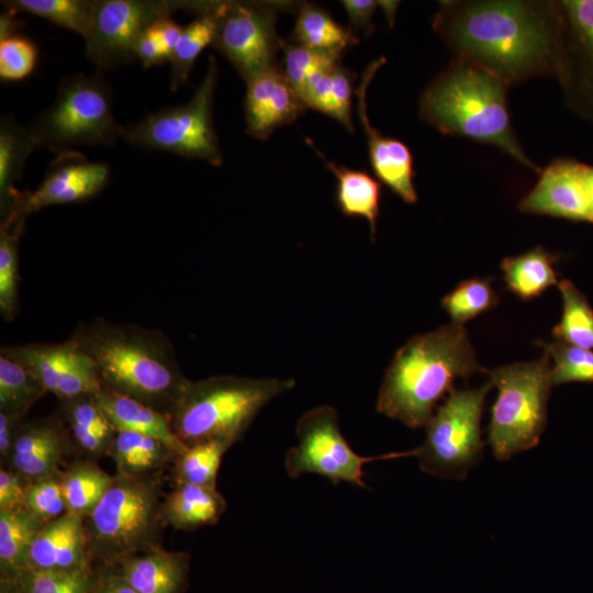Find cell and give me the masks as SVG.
<instances>
[{
    "label": "cell",
    "instance_id": "obj_41",
    "mask_svg": "<svg viewBox=\"0 0 593 593\" xmlns=\"http://www.w3.org/2000/svg\"><path fill=\"white\" fill-rule=\"evenodd\" d=\"M546 354L553 359L551 385L568 382H593V351L557 340L542 343Z\"/></svg>",
    "mask_w": 593,
    "mask_h": 593
},
{
    "label": "cell",
    "instance_id": "obj_13",
    "mask_svg": "<svg viewBox=\"0 0 593 593\" xmlns=\"http://www.w3.org/2000/svg\"><path fill=\"white\" fill-rule=\"evenodd\" d=\"M279 2L215 1L212 45L248 82L276 67L282 41L276 31Z\"/></svg>",
    "mask_w": 593,
    "mask_h": 593
},
{
    "label": "cell",
    "instance_id": "obj_33",
    "mask_svg": "<svg viewBox=\"0 0 593 593\" xmlns=\"http://www.w3.org/2000/svg\"><path fill=\"white\" fill-rule=\"evenodd\" d=\"M552 256L537 247L523 255L502 261L507 288L522 299L538 296L557 283Z\"/></svg>",
    "mask_w": 593,
    "mask_h": 593
},
{
    "label": "cell",
    "instance_id": "obj_11",
    "mask_svg": "<svg viewBox=\"0 0 593 593\" xmlns=\"http://www.w3.org/2000/svg\"><path fill=\"white\" fill-rule=\"evenodd\" d=\"M298 443L284 457L289 477L322 475L333 483H350L367 489L363 467L372 461L416 456V448L378 456H361L353 450L344 437L335 407L321 405L303 413L295 426Z\"/></svg>",
    "mask_w": 593,
    "mask_h": 593
},
{
    "label": "cell",
    "instance_id": "obj_5",
    "mask_svg": "<svg viewBox=\"0 0 593 593\" xmlns=\"http://www.w3.org/2000/svg\"><path fill=\"white\" fill-rule=\"evenodd\" d=\"M295 384L292 378L234 374L189 380L168 415L170 426L187 447L208 440L234 445L271 401Z\"/></svg>",
    "mask_w": 593,
    "mask_h": 593
},
{
    "label": "cell",
    "instance_id": "obj_10",
    "mask_svg": "<svg viewBox=\"0 0 593 593\" xmlns=\"http://www.w3.org/2000/svg\"><path fill=\"white\" fill-rule=\"evenodd\" d=\"M492 387L489 381L478 389L452 390L425 425L426 436L416 448L423 472L465 480L479 463L484 443L481 415L484 399Z\"/></svg>",
    "mask_w": 593,
    "mask_h": 593
},
{
    "label": "cell",
    "instance_id": "obj_50",
    "mask_svg": "<svg viewBox=\"0 0 593 593\" xmlns=\"http://www.w3.org/2000/svg\"><path fill=\"white\" fill-rule=\"evenodd\" d=\"M24 419L11 416L4 412H0V461L1 466L7 462L19 426Z\"/></svg>",
    "mask_w": 593,
    "mask_h": 593
},
{
    "label": "cell",
    "instance_id": "obj_19",
    "mask_svg": "<svg viewBox=\"0 0 593 593\" xmlns=\"http://www.w3.org/2000/svg\"><path fill=\"white\" fill-rule=\"evenodd\" d=\"M585 165L559 160L546 168L535 188L521 201L524 212L590 221Z\"/></svg>",
    "mask_w": 593,
    "mask_h": 593
},
{
    "label": "cell",
    "instance_id": "obj_45",
    "mask_svg": "<svg viewBox=\"0 0 593 593\" xmlns=\"http://www.w3.org/2000/svg\"><path fill=\"white\" fill-rule=\"evenodd\" d=\"M563 7L593 61V0L564 1Z\"/></svg>",
    "mask_w": 593,
    "mask_h": 593
},
{
    "label": "cell",
    "instance_id": "obj_15",
    "mask_svg": "<svg viewBox=\"0 0 593 593\" xmlns=\"http://www.w3.org/2000/svg\"><path fill=\"white\" fill-rule=\"evenodd\" d=\"M110 175L107 163L91 161L75 149L57 154L42 183L22 192L16 208L29 216L51 205L90 200L108 184Z\"/></svg>",
    "mask_w": 593,
    "mask_h": 593
},
{
    "label": "cell",
    "instance_id": "obj_34",
    "mask_svg": "<svg viewBox=\"0 0 593 593\" xmlns=\"http://www.w3.org/2000/svg\"><path fill=\"white\" fill-rule=\"evenodd\" d=\"M232 446L226 440H208L187 447L170 466L172 486L193 484L216 488L222 458Z\"/></svg>",
    "mask_w": 593,
    "mask_h": 593
},
{
    "label": "cell",
    "instance_id": "obj_29",
    "mask_svg": "<svg viewBox=\"0 0 593 593\" xmlns=\"http://www.w3.org/2000/svg\"><path fill=\"white\" fill-rule=\"evenodd\" d=\"M46 523L24 508L0 510V578H21L31 546Z\"/></svg>",
    "mask_w": 593,
    "mask_h": 593
},
{
    "label": "cell",
    "instance_id": "obj_52",
    "mask_svg": "<svg viewBox=\"0 0 593 593\" xmlns=\"http://www.w3.org/2000/svg\"><path fill=\"white\" fill-rule=\"evenodd\" d=\"M22 27V21L16 18V13L7 9L0 15V42L11 36L18 35Z\"/></svg>",
    "mask_w": 593,
    "mask_h": 593
},
{
    "label": "cell",
    "instance_id": "obj_23",
    "mask_svg": "<svg viewBox=\"0 0 593 593\" xmlns=\"http://www.w3.org/2000/svg\"><path fill=\"white\" fill-rule=\"evenodd\" d=\"M94 398L116 432H134L157 438L178 455L187 449L174 433L168 415L104 388Z\"/></svg>",
    "mask_w": 593,
    "mask_h": 593
},
{
    "label": "cell",
    "instance_id": "obj_47",
    "mask_svg": "<svg viewBox=\"0 0 593 593\" xmlns=\"http://www.w3.org/2000/svg\"><path fill=\"white\" fill-rule=\"evenodd\" d=\"M343 4L348 19L349 29L357 35L361 33L365 37H370L374 31L372 16L376 9L380 7V1L373 0H343Z\"/></svg>",
    "mask_w": 593,
    "mask_h": 593
},
{
    "label": "cell",
    "instance_id": "obj_55",
    "mask_svg": "<svg viewBox=\"0 0 593 593\" xmlns=\"http://www.w3.org/2000/svg\"><path fill=\"white\" fill-rule=\"evenodd\" d=\"M398 4H399L398 1H380V7L383 9L384 14L390 25L393 24Z\"/></svg>",
    "mask_w": 593,
    "mask_h": 593
},
{
    "label": "cell",
    "instance_id": "obj_7",
    "mask_svg": "<svg viewBox=\"0 0 593 593\" xmlns=\"http://www.w3.org/2000/svg\"><path fill=\"white\" fill-rule=\"evenodd\" d=\"M111 85L98 70L76 72L60 79L56 97L38 113L30 132L38 147L60 154L78 145L113 146L125 126L113 114Z\"/></svg>",
    "mask_w": 593,
    "mask_h": 593
},
{
    "label": "cell",
    "instance_id": "obj_39",
    "mask_svg": "<svg viewBox=\"0 0 593 593\" xmlns=\"http://www.w3.org/2000/svg\"><path fill=\"white\" fill-rule=\"evenodd\" d=\"M283 68L288 81L300 96L306 83L316 75L340 64L343 54L312 49L282 41Z\"/></svg>",
    "mask_w": 593,
    "mask_h": 593
},
{
    "label": "cell",
    "instance_id": "obj_20",
    "mask_svg": "<svg viewBox=\"0 0 593 593\" xmlns=\"http://www.w3.org/2000/svg\"><path fill=\"white\" fill-rule=\"evenodd\" d=\"M94 568L87 550L83 517L66 512L46 523L30 550L27 569L71 571Z\"/></svg>",
    "mask_w": 593,
    "mask_h": 593
},
{
    "label": "cell",
    "instance_id": "obj_4",
    "mask_svg": "<svg viewBox=\"0 0 593 593\" xmlns=\"http://www.w3.org/2000/svg\"><path fill=\"white\" fill-rule=\"evenodd\" d=\"M505 83L472 63H458L425 90L419 102L421 118L444 134L496 145L536 169L512 131Z\"/></svg>",
    "mask_w": 593,
    "mask_h": 593
},
{
    "label": "cell",
    "instance_id": "obj_27",
    "mask_svg": "<svg viewBox=\"0 0 593 593\" xmlns=\"http://www.w3.org/2000/svg\"><path fill=\"white\" fill-rule=\"evenodd\" d=\"M178 456L164 441L134 432H116L109 452L116 474L123 477L164 472Z\"/></svg>",
    "mask_w": 593,
    "mask_h": 593
},
{
    "label": "cell",
    "instance_id": "obj_28",
    "mask_svg": "<svg viewBox=\"0 0 593 593\" xmlns=\"http://www.w3.org/2000/svg\"><path fill=\"white\" fill-rule=\"evenodd\" d=\"M310 145L336 178V201L340 212L347 216L365 219L374 239L380 209V183L363 170L350 169L326 160L314 144L310 143Z\"/></svg>",
    "mask_w": 593,
    "mask_h": 593
},
{
    "label": "cell",
    "instance_id": "obj_49",
    "mask_svg": "<svg viewBox=\"0 0 593 593\" xmlns=\"http://www.w3.org/2000/svg\"><path fill=\"white\" fill-rule=\"evenodd\" d=\"M93 593H137L114 566H98Z\"/></svg>",
    "mask_w": 593,
    "mask_h": 593
},
{
    "label": "cell",
    "instance_id": "obj_18",
    "mask_svg": "<svg viewBox=\"0 0 593 593\" xmlns=\"http://www.w3.org/2000/svg\"><path fill=\"white\" fill-rule=\"evenodd\" d=\"M246 83L245 131L251 137L267 139L277 128L293 123L307 109L277 66Z\"/></svg>",
    "mask_w": 593,
    "mask_h": 593
},
{
    "label": "cell",
    "instance_id": "obj_42",
    "mask_svg": "<svg viewBox=\"0 0 593 593\" xmlns=\"http://www.w3.org/2000/svg\"><path fill=\"white\" fill-rule=\"evenodd\" d=\"M20 579L25 593H93L96 568L71 571L27 569Z\"/></svg>",
    "mask_w": 593,
    "mask_h": 593
},
{
    "label": "cell",
    "instance_id": "obj_30",
    "mask_svg": "<svg viewBox=\"0 0 593 593\" xmlns=\"http://www.w3.org/2000/svg\"><path fill=\"white\" fill-rule=\"evenodd\" d=\"M293 37L295 44L336 54H343L359 42L358 36L334 20L328 11L309 2L299 5Z\"/></svg>",
    "mask_w": 593,
    "mask_h": 593
},
{
    "label": "cell",
    "instance_id": "obj_35",
    "mask_svg": "<svg viewBox=\"0 0 593 593\" xmlns=\"http://www.w3.org/2000/svg\"><path fill=\"white\" fill-rule=\"evenodd\" d=\"M214 7L215 1H210L206 11L183 27L169 60L172 91L178 90L188 81L195 59L209 44L213 43L216 29Z\"/></svg>",
    "mask_w": 593,
    "mask_h": 593
},
{
    "label": "cell",
    "instance_id": "obj_51",
    "mask_svg": "<svg viewBox=\"0 0 593 593\" xmlns=\"http://www.w3.org/2000/svg\"><path fill=\"white\" fill-rule=\"evenodd\" d=\"M165 51L170 57L179 42L183 27L171 18L163 19L152 25Z\"/></svg>",
    "mask_w": 593,
    "mask_h": 593
},
{
    "label": "cell",
    "instance_id": "obj_24",
    "mask_svg": "<svg viewBox=\"0 0 593 593\" xmlns=\"http://www.w3.org/2000/svg\"><path fill=\"white\" fill-rule=\"evenodd\" d=\"M227 507L216 488L180 484L165 494L163 517L167 526L193 530L215 524Z\"/></svg>",
    "mask_w": 593,
    "mask_h": 593
},
{
    "label": "cell",
    "instance_id": "obj_36",
    "mask_svg": "<svg viewBox=\"0 0 593 593\" xmlns=\"http://www.w3.org/2000/svg\"><path fill=\"white\" fill-rule=\"evenodd\" d=\"M15 13H29L87 36L96 8V0H5L1 2Z\"/></svg>",
    "mask_w": 593,
    "mask_h": 593
},
{
    "label": "cell",
    "instance_id": "obj_2",
    "mask_svg": "<svg viewBox=\"0 0 593 593\" xmlns=\"http://www.w3.org/2000/svg\"><path fill=\"white\" fill-rule=\"evenodd\" d=\"M70 337L93 359L102 388L169 415L189 379L160 329L103 317L80 322Z\"/></svg>",
    "mask_w": 593,
    "mask_h": 593
},
{
    "label": "cell",
    "instance_id": "obj_38",
    "mask_svg": "<svg viewBox=\"0 0 593 593\" xmlns=\"http://www.w3.org/2000/svg\"><path fill=\"white\" fill-rule=\"evenodd\" d=\"M559 290L563 313L560 323L553 328V335L566 344L592 350L593 310L572 282L562 280Z\"/></svg>",
    "mask_w": 593,
    "mask_h": 593
},
{
    "label": "cell",
    "instance_id": "obj_26",
    "mask_svg": "<svg viewBox=\"0 0 593 593\" xmlns=\"http://www.w3.org/2000/svg\"><path fill=\"white\" fill-rule=\"evenodd\" d=\"M356 74L342 64L313 77L300 93L305 105L354 132L351 99Z\"/></svg>",
    "mask_w": 593,
    "mask_h": 593
},
{
    "label": "cell",
    "instance_id": "obj_16",
    "mask_svg": "<svg viewBox=\"0 0 593 593\" xmlns=\"http://www.w3.org/2000/svg\"><path fill=\"white\" fill-rule=\"evenodd\" d=\"M77 454L70 435L56 412L49 416L24 419L18 428L4 468L36 480L60 471L65 458Z\"/></svg>",
    "mask_w": 593,
    "mask_h": 593
},
{
    "label": "cell",
    "instance_id": "obj_54",
    "mask_svg": "<svg viewBox=\"0 0 593 593\" xmlns=\"http://www.w3.org/2000/svg\"><path fill=\"white\" fill-rule=\"evenodd\" d=\"M584 176L590 201V222H593V167L585 165Z\"/></svg>",
    "mask_w": 593,
    "mask_h": 593
},
{
    "label": "cell",
    "instance_id": "obj_48",
    "mask_svg": "<svg viewBox=\"0 0 593 593\" xmlns=\"http://www.w3.org/2000/svg\"><path fill=\"white\" fill-rule=\"evenodd\" d=\"M134 53L136 59L142 61L144 68L169 61V55L152 26L144 31L136 41Z\"/></svg>",
    "mask_w": 593,
    "mask_h": 593
},
{
    "label": "cell",
    "instance_id": "obj_43",
    "mask_svg": "<svg viewBox=\"0 0 593 593\" xmlns=\"http://www.w3.org/2000/svg\"><path fill=\"white\" fill-rule=\"evenodd\" d=\"M23 508L44 523L67 512L61 483V470L32 480L25 495Z\"/></svg>",
    "mask_w": 593,
    "mask_h": 593
},
{
    "label": "cell",
    "instance_id": "obj_37",
    "mask_svg": "<svg viewBox=\"0 0 593 593\" xmlns=\"http://www.w3.org/2000/svg\"><path fill=\"white\" fill-rule=\"evenodd\" d=\"M47 391L20 362L0 354V412L25 419Z\"/></svg>",
    "mask_w": 593,
    "mask_h": 593
},
{
    "label": "cell",
    "instance_id": "obj_44",
    "mask_svg": "<svg viewBox=\"0 0 593 593\" xmlns=\"http://www.w3.org/2000/svg\"><path fill=\"white\" fill-rule=\"evenodd\" d=\"M37 61V47L27 37L14 35L0 42V78L18 81L30 76Z\"/></svg>",
    "mask_w": 593,
    "mask_h": 593
},
{
    "label": "cell",
    "instance_id": "obj_8",
    "mask_svg": "<svg viewBox=\"0 0 593 593\" xmlns=\"http://www.w3.org/2000/svg\"><path fill=\"white\" fill-rule=\"evenodd\" d=\"M550 369L546 354L490 372L497 389L488 436L495 459L505 461L538 445L547 424Z\"/></svg>",
    "mask_w": 593,
    "mask_h": 593
},
{
    "label": "cell",
    "instance_id": "obj_32",
    "mask_svg": "<svg viewBox=\"0 0 593 593\" xmlns=\"http://www.w3.org/2000/svg\"><path fill=\"white\" fill-rule=\"evenodd\" d=\"M26 219L14 209L0 223V313L7 322L14 320L19 309V243Z\"/></svg>",
    "mask_w": 593,
    "mask_h": 593
},
{
    "label": "cell",
    "instance_id": "obj_22",
    "mask_svg": "<svg viewBox=\"0 0 593 593\" xmlns=\"http://www.w3.org/2000/svg\"><path fill=\"white\" fill-rule=\"evenodd\" d=\"M57 413L81 458L98 461L109 457L116 430L101 410L94 394L59 400Z\"/></svg>",
    "mask_w": 593,
    "mask_h": 593
},
{
    "label": "cell",
    "instance_id": "obj_9",
    "mask_svg": "<svg viewBox=\"0 0 593 593\" xmlns=\"http://www.w3.org/2000/svg\"><path fill=\"white\" fill-rule=\"evenodd\" d=\"M217 80V61L210 55L205 75L190 100L149 113L127 126L123 138L138 147L222 165L223 155L213 121Z\"/></svg>",
    "mask_w": 593,
    "mask_h": 593
},
{
    "label": "cell",
    "instance_id": "obj_12",
    "mask_svg": "<svg viewBox=\"0 0 593 593\" xmlns=\"http://www.w3.org/2000/svg\"><path fill=\"white\" fill-rule=\"evenodd\" d=\"M199 1L96 0L85 42V54L99 69H114L136 59L134 47L141 34L178 10L195 13Z\"/></svg>",
    "mask_w": 593,
    "mask_h": 593
},
{
    "label": "cell",
    "instance_id": "obj_40",
    "mask_svg": "<svg viewBox=\"0 0 593 593\" xmlns=\"http://www.w3.org/2000/svg\"><path fill=\"white\" fill-rule=\"evenodd\" d=\"M497 302L496 293L486 279H470L461 282L441 301L451 323L462 325Z\"/></svg>",
    "mask_w": 593,
    "mask_h": 593
},
{
    "label": "cell",
    "instance_id": "obj_31",
    "mask_svg": "<svg viewBox=\"0 0 593 593\" xmlns=\"http://www.w3.org/2000/svg\"><path fill=\"white\" fill-rule=\"evenodd\" d=\"M114 481L97 461L78 457L61 470L67 512L86 517L99 504Z\"/></svg>",
    "mask_w": 593,
    "mask_h": 593
},
{
    "label": "cell",
    "instance_id": "obj_17",
    "mask_svg": "<svg viewBox=\"0 0 593 593\" xmlns=\"http://www.w3.org/2000/svg\"><path fill=\"white\" fill-rule=\"evenodd\" d=\"M380 57L369 64L356 88L357 113L367 136L370 165L378 177L396 195L407 203L417 200L413 183V157L402 142L383 136L369 121L367 112V89L377 70L384 64Z\"/></svg>",
    "mask_w": 593,
    "mask_h": 593
},
{
    "label": "cell",
    "instance_id": "obj_46",
    "mask_svg": "<svg viewBox=\"0 0 593 593\" xmlns=\"http://www.w3.org/2000/svg\"><path fill=\"white\" fill-rule=\"evenodd\" d=\"M31 480L8 468H0V510L23 508Z\"/></svg>",
    "mask_w": 593,
    "mask_h": 593
},
{
    "label": "cell",
    "instance_id": "obj_53",
    "mask_svg": "<svg viewBox=\"0 0 593 593\" xmlns=\"http://www.w3.org/2000/svg\"><path fill=\"white\" fill-rule=\"evenodd\" d=\"M0 593H25L20 578H0Z\"/></svg>",
    "mask_w": 593,
    "mask_h": 593
},
{
    "label": "cell",
    "instance_id": "obj_1",
    "mask_svg": "<svg viewBox=\"0 0 593 593\" xmlns=\"http://www.w3.org/2000/svg\"><path fill=\"white\" fill-rule=\"evenodd\" d=\"M434 26L467 61L506 83L541 74L552 60V23L536 3L446 2Z\"/></svg>",
    "mask_w": 593,
    "mask_h": 593
},
{
    "label": "cell",
    "instance_id": "obj_14",
    "mask_svg": "<svg viewBox=\"0 0 593 593\" xmlns=\"http://www.w3.org/2000/svg\"><path fill=\"white\" fill-rule=\"evenodd\" d=\"M0 354L24 366L58 400L102 389L93 359L71 337L60 343L3 345Z\"/></svg>",
    "mask_w": 593,
    "mask_h": 593
},
{
    "label": "cell",
    "instance_id": "obj_21",
    "mask_svg": "<svg viewBox=\"0 0 593 593\" xmlns=\"http://www.w3.org/2000/svg\"><path fill=\"white\" fill-rule=\"evenodd\" d=\"M191 557L186 551L155 547L121 560L116 567L137 593H183Z\"/></svg>",
    "mask_w": 593,
    "mask_h": 593
},
{
    "label": "cell",
    "instance_id": "obj_3",
    "mask_svg": "<svg viewBox=\"0 0 593 593\" xmlns=\"http://www.w3.org/2000/svg\"><path fill=\"white\" fill-rule=\"evenodd\" d=\"M484 371L462 325L449 324L409 339L384 372L377 411L410 428L425 427L455 381Z\"/></svg>",
    "mask_w": 593,
    "mask_h": 593
},
{
    "label": "cell",
    "instance_id": "obj_25",
    "mask_svg": "<svg viewBox=\"0 0 593 593\" xmlns=\"http://www.w3.org/2000/svg\"><path fill=\"white\" fill-rule=\"evenodd\" d=\"M29 127L4 115L0 122V215L7 216L18 205L22 192L15 183L22 178L27 157L36 148Z\"/></svg>",
    "mask_w": 593,
    "mask_h": 593
},
{
    "label": "cell",
    "instance_id": "obj_6",
    "mask_svg": "<svg viewBox=\"0 0 593 593\" xmlns=\"http://www.w3.org/2000/svg\"><path fill=\"white\" fill-rule=\"evenodd\" d=\"M166 479L164 472L114 475L96 508L83 517L87 550L93 567L115 566L161 546Z\"/></svg>",
    "mask_w": 593,
    "mask_h": 593
}]
</instances>
